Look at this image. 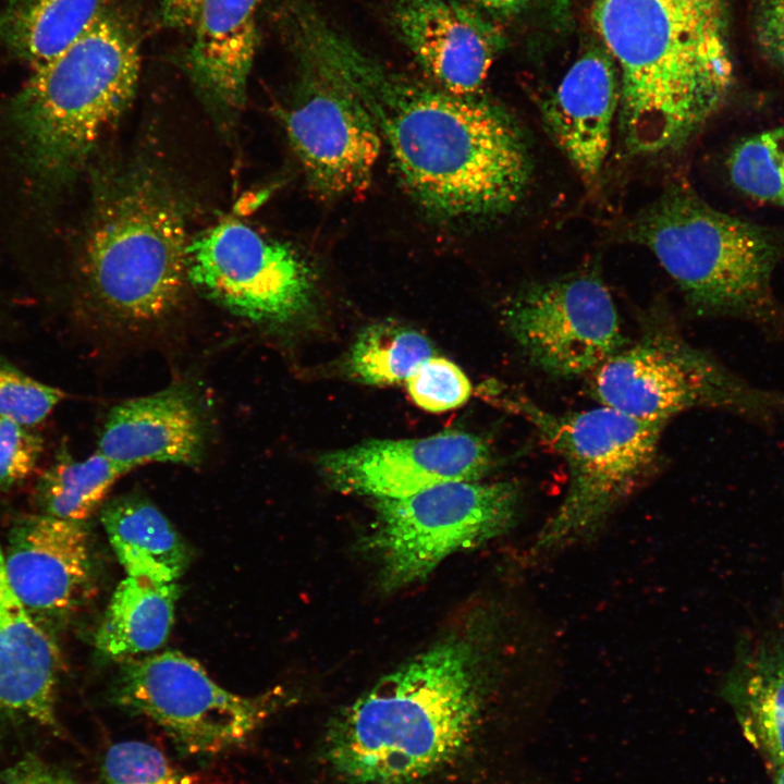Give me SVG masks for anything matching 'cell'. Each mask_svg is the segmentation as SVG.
<instances>
[{"mask_svg":"<svg viewBox=\"0 0 784 784\" xmlns=\"http://www.w3.org/2000/svg\"><path fill=\"white\" fill-rule=\"evenodd\" d=\"M433 356L430 341L420 332L392 322L373 323L356 338L350 351L348 373L371 385L406 379Z\"/></svg>","mask_w":784,"mask_h":784,"instance_id":"cell-26","label":"cell"},{"mask_svg":"<svg viewBox=\"0 0 784 784\" xmlns=\"http://www.w3.org/2000/svg\"><path fill=\"white\" fill-rule=\"evenodd\" d=\"M84 522L42 513L21 516L3 550L9 581L30 615L44 621L73 611L91 581V560Z\"/></svg>","mask_w":784,"mask_h":784,"instance_id":"cell-15","label":"cell"},{"mask_svg":"<svg viewBox=\"0 0 784 784\" xmlns=\"http://www.w3.org/2000/svg\"><path fill=\"white\" fill-rule=\"evenodd\" d=\"M722 695L748 742L776 768L784 767V632L742 640Z\"/></svg>","mask_w":784,"mask_h":784,"instance_id":"cell-21","label":"cell"},{"mask_svg":"<svg viewBox=\"0 0 784 784\" xmlns=\"http://www.w3.org/2000/svg\"><path fill=\"white\" fill-rule=\"evenodd\" d=\"M102 8V0H7L0 46L37 69L70 47Z\"/></svg>","mask_w":784,"mask_h":784,"instance_id":"cell-24","label":"cell"},{"mask_svg":"<svg viewBox=\"0 0 784 784\" xmlns=\"http://www.w3.org/2000/svg\"><path fill=\"white\" fill-rule=\"evenodd\" d=\"M608 54L588 51L568 70L543 106V119L560 149L591 182L608 156L621 86Z\"/></svg>","mask_w":784,"mask_h":784,"instance_id":"cell-19","label":"cell"},{"mask_svg":"<svg viewBox=\"0 0 784 784\" xmlns=\"http://www.w3.org/2000/svg\"><path fill=\"white\" fill-rule=\"evenodd\" d=\"M187 281L255 326L282 329L311 308L315 272L293 247L240 221H224L187 246Z\"/></svg>","mask_w":784,"mask_h":784,"instance_id":"cell-11","label":"cell"},{"mask_svg":"<svg viewBox=\"0 0 784 784\" xmlns=\"http://www.w3.org/2000/svg\"><path fill=\"white\" fill-rule=\"evenodd\" d=\"M113 697L162 727L183 754L195 756L244 743L283 698L279 690L256 697L234 694L198 661L174 650L124 660Z\"/></svg>","mask_w":784,"mask_h":784,"instance_id":"cell-10","label":"cell"},{"mask_svg":"<svg viewBox=\"0 0 784 784\" xmlns=\"http://www.w3.org/2000/svg\"><path fill=\"white\" fill-rule=\"evenodd\" d=\"M407 392L420 408L441 413L463 405L471 394V384L463 370L443 357L425 360L407 379Z\"/></svg>","mask_w":784,"mask_h":784,"instance_id":"cell-30","label":"cell"},{"mask_svg":"<svg viewBox=\"0 0 784 784\" xmlns=\"http://www.w3.org/2000/svg\"><path fill=\"white\" fill-rule=\"evenodd\" d=\"M187 246L183 213L164 184L138 172L119 180L87 241L85 277L99 313L130 330L168 318L188 282Z\"/></svg>","mask_w":784,"mask_h":784,"instance_id":"cell-5","label":"cell"},{"mask_svg":"<svg viewBox=\"0 0 784 784\" xmlns=\"http://www.w3.org/2000/svg\"><path fill=\"white\" fill-rule=\"evenodd\" d=\"M600 405L637 419L663 422L697 408L764 414L784 397L742 381L675 331L653 327L591 372Z\"/></svg>","mask_w":784,"mask_h":784,"instance_id":"cell-8","label":"cell"},{"mask_svg":"<svg viewBox=\"0 0 784 784\" xmlns=\"http://www.w3.org/2000/svg\"><path fill=\"white\" fill-rule=\"evenodd\" d=\"M478 654L464 639L431 647L344 709L324 756L347 784H414L455 758L481 702Z\"/></svg>","mask_w":784,"mask_h":784,"instance_id":"cell-3","label":"cell"},{"mask_svg":"<svg viewBox=\"0 0 784 784\" xmlns=\"http://www.w3.org/2000/svg\"><path fill=\"white\" fill-rule=\"evenodd\" d=\"M207 426L195 392L183 383L123 401L107 415L97 451L130 471L147 463L194 466Z\"/></svg>","mask_w":784,"mask_h":784,"instance_id":"cell-17","label":"cell"},{"mask_svg":"<svg viewBox=\"0 0 784 784\" xmlns=\"http://www.w3.org/2000/svg\"><path fill=\"white\" fill-rule=\"evenodd\" d=\"M393 21L434 85L456 95L478 94L502 46L493 25L452 0H396Z\"/></svg>","mask_w":784,"mask_h":784,"instance_id":"cell-16","label":"cell"},{"mask_svg":"<svg viewBox=\"0 0 784 784\" xmlns=\"http://www.w3.org/2000/svg\"><path fill=\"white\" fill-rule=\"evenodd\" d=\"M139 72L136 34L105 7L70 47L36 69L10 109L22 159L36 183L52 188L73 176L130 105Z\"/></svg>","mask_w":784,"mask_h":784,"instance_id":"cell-4","label":"cell"},{"mask_svg":"<svg viewBox=\"0 0 784 784\" xmlns=\"http://www.w3.org/2000/svg\"><path fill=\"white\" fill-rule=\"evenodd\" d=\"M727 170L745 195L784 207V125L739 142L728 157Z\"/></svg>","mask_w":784,"mask_h":784,"instance_id":"cell-27","label":"cell"},{"mask_svg":"<svg viewBox=\"0 0 784 784\" xmlns=\"http://www.w3.org/2000/svg\"><path fill=\"white\" fill-rule=\"evenodd\" d=\"M100 520L127 576L177 583L191 562L181 535L147 498L121 495L107 502Z\"/></svg>","mask_w":784,"mask_h":784,"instance_id":"cell-22","label":"cell"},{"mask_svg":"<svg viewBox=\"0 0 784 784\" xmlns=\"http://www.w3.org/2000/svg\"><path fill=\"white\" fill-rule=\"evenodd\" d=\"M520 489L510 481H452L401 499L377 502L372 548L383 584L401 587L425 577L444 558L509 531L517 522Z\"/></svg>","mask_w":784,"mask_h":784,"instance_id":"cell-9","label":"cell"},{"mask_svg":"<svg viewBox=\"0 0 784 784\" xmlns=\"http://www.w3.org/2000/svg\"><path fill=\"white\" fill-rule=\"evenodd\" d=\"M503 402L531 424L568 468L565 495L536 536L532 558L592 539L653 468L663 422L603 405L556 414L516 392Z\"/></svg>","mask_w":784,"mask_h":784,"instance_id":"cell-7","label":"cell"},{"mask_svg":"<svg viewBox=\"0 0 784 784\" xmlns=\"http://www.w3.org/2000/svg\"><path fill=\"white\" fill-rule=\"evenodd\" d=\"M493 463L489 444L463 431L371 440L319 460L320 469L335 488L378 500L401 499L452 481H477Z\"/></svg>","mask_w":784,"mask_h":784,"instance_id":"cell-14","label":"cell"},{"mask_svg":"<svg viewBox=\"0 0 784 784\" xmlns=\"http://www.w3.org/2000/svg\"><path fill=\"white\" fill-rule=\"evenodd\" d=\"M295 42L360 100L412 198L444 220L512 209L531 177L524 134L502 107L394 72L310 11L296 14Z\"/></svg>","mask_w":784,"mask_h":784,"instance_id":"cell-1","label":"cell"},{"mask_svg":"<svg viewBox=\"0 0 784 784\" xmlns=\"http://www.w3.org/2000/svg\"><path fill=\"white\" fill-rule=\"evenodd\" d=\"M593 25L620 68V126L633 154L686 145L734 83L725 0H595Z\"/></svg>","mask_w":784,"mask_h":784,"instance_id":"cell-2","label":"cell"},{"mask_svg":"<svg viewBox=\"0 0 784 784\" xmlns=\"http://www.w3.org/2000/svg\"><path fill=\"white\" fill-rule=\"evenodd\" d=\"M103 784H204L175 769L158 748L137 740L112 745L101 765Z\"/></svg>","mask_w":784,"mask_h":784,"instance_id":"cell-28","label":"cell"},{"mask_svg":"<svg viewBox=\"0 0 784 784\" xmlns=\"http://www.w3.org/2000/svg\"><path fill=\"white\" fill-rule=\"evenodd\" d=\"M502 315L530 363L559 378L591 373L625 345L615 303L592 273L531 283Z\"/></svg>","mask_w":784,"mask_h":784,"instance_id":"cell-12","label":"cell"},{"mask_svg":"<svg viewBox=\"0 0 784 784\" xmlns=\"http://www.w3.org/2000/svg\"><path fill=\"white\" fill-rule=\"evenodd\" d=\"M757 36L767 57L784 70V0H760Z\"/></svg>","mask_w":784,"mask_h":784,"instance_id":"cell-32","label":"cell"},{"mask_svg":"<svg viewBox=\"0 0 784 784\" xmlns=\"http://www.w3.org/2000/svg\"><path fill=\"white\" fill-rule=\"evenodd\" d=\"M42 451V438L33 427L0 416V490H9L27 479Z\"/></svg>","mask_w":784,"mask_h":784,"instance_id":"cell-31","label":"cell"},{"mask_svg":"<svg viewBox=\"0 0 784 784\" xmlns=\"http://www.w3.org/2000/svg\"><path fill=\"white\" fill-rule=\"evenodd\" d=\"M58 651L13 590L0 547V711L58 726Z\"/></svg>","mask_w":784,"mask_h":784,"instance_id":"cell-20","label":"cell"},{"mask_svg":"<svg viewBox=\"0 0 784 784\" xmlns=\"http://www.w3.org/2000/svg\"><path fill=\"white\" fill-rule=\"evenodd\" d=\"M303 71L285 109L290 144L316 192L343 197L364 191L382 138L367 109L328 68L298 47Z\"/></svg>","mask_w":784,"mask_h":784,"instance_id":"cell-13","label":"cell"},{"mask_svg":"<svg viewBox=\"0 0 784 784\" xmlns=\"http://www.w3.org/2000/svg\"><path fill=\"white\" fill-rule=\"evenodd\" d=\"M58 388L38 381L0 356V416L34 427L63 400Z\"/></svg>","mask_w":784,"mask_h":784,"instance_id":"cell-29","label":"cell"},{"mask_svg":"<svg viewBox=\"0 0 784 784\" xmlns=\"http://www.w3.org/2000/svg\"><path fill=\"white\" fill-rule=\"evenodd\" d=\"M0 784H78L66 771L28 754L0 771Z\"/></svg>","mask_w":784,"mask_h":784,"instance_id":"cell-33","label":"cell"},{"mask_svg":"<svg viewBox=\"0 0 784 784\" xmlns=\"http://www.w3.org/2000/svg\"><path fill=\"white\" fill-rule=\"evenodd\" d=\"M130 470L100 452L74 458L66 446L38 477L33 499L38 513L84 522L103 503L112 486Z\"/></svg>","mask_w":784,"mask_h":784,"instance_id":"cell-25","label":"cell"},{"mask_svg":"<svg viewBox=\"0 0 784 784\" xmlns=\"http://www.w3.org/2000/svg\"><path fill=\"white\" fill-rule=\"evenodd\" d=\"M477 3L499 12H513L520 9L529 0H474Z\"/></svg>","mask_w":784,"mask_h":784,"instance_id":"cell-34","label":"cell"},{"mask_svg":"<svg viewBox=\"0 0 784 784\" xmlns=\"http://www.w3.org/2000/svg\"><path fill=\"white\" fill-rule=\"evenodd\" d=\"M179 596L177 583L127 576L111 597L95 635L96 647L120 660L160 648L172 629Z\"/></svg>","mask_w":784,"mask_h":784,"instance_id":"cell-23","label":"cell"},{"mask_svg":"<svg viewBox=\"0 0 784 784\" xmlns=\"http://www.w3.org/2000/svg\"><path fill=\"white\" fill-rule=\"evenodd\" d=\"M774 784H784V767L776 768Z\"/></svg>","mask_w":784,"mask_h":784,"instance_id":"cell-35","label":"cell"},{"mask_svg":"<svg viewBox=\"0 0 784 784\" xmlns=\"http://www.w3.org/2000/svg\"><path fill=\"white\" fill-rule=\"evenodd\" d=\"M261 0H204L186 58L192 82L210 111L231 122L243 108L258 46Z\"/></svg>","mask_w":784,"mask_h":784,"instance_id":"cell-18","label":"cell"},{"mask_svg":"<svg viewBox=\"0 0 784 784\" xmlns=\"http://www.w3.org/2000/svg\"><path fill=\"white\" fill-rule=\"evenodd\" d=\"M630 235L698 309L760 315L773 306L774 236L713 208L688 186L665 191L637 216Z\"/></svg>","mask_w":784,"mask_h":784,"instance_id":"cell-6","label":"cell"}]
</instances>
